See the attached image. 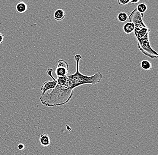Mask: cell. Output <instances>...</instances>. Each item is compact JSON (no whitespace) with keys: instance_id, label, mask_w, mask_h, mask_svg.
<instances>
[{"instance_id":"obj_1","label":"cell","mask_w":158,"mask_h":155,"mask_svg":"<svg viewBox=\"0 0 158 155\" xmlns=\"http://www.w3.org/2000/svg\"><path fill=\"white\" fill-rule=\"evenodd\" d=\"M73 88L67 84L64 86L57 85L50 93L41 94L40 103L47 107L61 106L68 103L74 94Z\"/></svg>"},{"instance_id":"obj_2","label":"cell","mask_w":158,"mask_h":155,"mask_svg":"<svg viewBox=\"0 0 158 155\" xmlns=\"http://www.w3.org/2000/svg\"><path fill=\"white\" fill-rule=\"evenodd\" d=\"M81 58V55L80 54H76L74 56L76 63V72L74 74L68 73L67 76L68 79L73 82L77 88L85 85H94L100 83L103 77V74L100 72H96L93 75L91 76L84 75L80 73L79 64Z\"/></svg>"},{"instance_id":"obj_3","label":"cell","mask_w":158,"mask_h":155,"mask_svg":"<svg viewBox=\"0 0 158 155\" xmlns=\"http://www.w3.org/2000/svg\"><path fill=\"white\" fill-rule=\"evenodd\" d=\"M143 13H140L136 8L134 9L128 16L129 22L134 23L135 25L134 33L137 42L150 40V29L146 25L143 20Z\"/></svg>"},{"instance_id":"obj_4","label":"cell","mask_w":158,"mask_h":155,"mask_svg":"<svg viewBox=\"0 0 158 155\" xmlns=\"http://www.w3.org/2000/svg\"><path fill=\"white\" fill-rule=\"evenodd\" d=\"M53 69L52 68H48L46 71V73L49 76H50L53 79V81H47L43 84V85L41 86L40 90L42 91V94H46V92L49 90H53L57 86V82L55 77L52 75Z\"/></svg>"},{"instance_id":"obj_5","label":"cell","mask_w":158,"mask_h":155,"mask_svg":"<svg viewBox=\"0 0 158 155\" xmlns=\"http://www.w3.org/2000/svg\"><path fill=\"white\" fill-rule=\"evenodd\" d=\"M69 65L64 60L60 59L58 61V65L55 70V74L58 77L67 75L68 72Z\"/></svg>"},{"instance_id":"obj_6","label":"cell","mask_w":158,"mask_h":155,"mask_svg":"<svg viewBox=\"0 0 158 155\" xmlns=\"http://www.w3.org/2000/svg\"><path fill=\"white\" fill-rule=\"evenodd\" d=\"M40 143L42 146L47 147L50 145V140L48 134L44 133L41 134L39 139Z\"/></svg>"},{"instance_id":"obj_7","label":"cell","mask_w":158,"mask_h":155,"mask_svg":"<svg viewBox=\"0 0 158 155\" xmlns=\"http://www.w3.org/2000/svg\"><path fill=\"white\" fill-rule=\"evenodd\" d=\"M134 23L131 22H128L126 23L124 25V27H123V30L125 33L127 34H129L132 33L133 31H134Z\"/></svg>"},{"instance_id":"obj_8","label":"cell","mask_w":158,"mask_h":155,"mask_svg":"<svg viewBox=\"0 0 158 155\" xmlns=\"http://www.w3.org/2000/svg\"><path fill=\"white\" fill-rule=\"evenodd\" d=\"M65 12L62 9H58L55 11L54 13V19L57 21H61L65 18Z\"/></svg>"},{"instance_id":"obj_9","label":"cell","mask_w":158,"mask_h":155,"mask_svg":"<svg viewBox=\"0 0 158 155\" xmlns=\"http://www.w3.org/2000/svg\"><path fill=\"white\" fill-rule=\"evenodd\" d=\"M16 9L17 11L19 13H24L27 10V4L24 2H20L16 5Z\"/></svg>"},{"instance_id":"obj_10","label":"cell","mask_w":158,"mask_h":155,"mask_svg":"<svg viewBox=\"0 0 158 155\" xmlns=\"http://www.w3.org/2000/svg\"><path fill=\"white\" fill-rule=\"evenodd\" d=\"M57 85L59 86H64L68 84V78L67 75L65 76H60L58 77L57 79H56Z\"/></svg>"},{"instance_id":"obj_11","label":"cell","mask_w":158,"mask_h":155,"mask_svg":"<svg viewBox=\"0 0 158 155\" xmlns=\"http://www.w3.org/2000/svg\"><path fill=\"white\" fill-rule=\"evenodd\" d=\"M141 68L144 70H149L152 69V64L147 60H143L139 63Z\"/></svg>"},{"instance_id":"obj_12","label":"cell","mask_w":158,"mask_h":155,"mask_svg":"<svg viewBox=\"0 0 158 155\" xmlns=\"http://www.w3.org/2000/svg\"><path fill=\"white\" fill-rule=\"evenodd\" d=\"M136 9L140 13L144 14V13L146 12L147 10V6L144 3H141L137 5Z\"/></svg>"},{"instance_id":"obj_13","label":"cell","mask_w":158,"mask_h":155,"mask_svg":"<svg viewBox=\"0 0 158 155\" xmlns=\"http://www.w3.org/2000/svg\"><path fill=\"white\" fill-rule=\"evenodd\" d=\"M117 19H118V21L120 22H125L128 19V16L125 13H120L118 14V16H117Z\"/></svg>"},{"instance_id":"obj_14","label":"cell","mask_w":158,"mask_h":155,"mask_svg":"<svg viewBox=\"0 0 158 155\" xmlns=\"http://www.w3.org/2000/svg\"><path fill=\"white\" fill-rule=\"evenodd\" d=\"M117 2L119 5H124L128 4V3L130 2V1L127 0H118Z\"/></svg>"},{"instance_id":"obj_15","label":"cell","mask_w":158,"mask_h":155,"mask_svg":"<svg viewBox=\"0 0 158 155\" xmlns=\"http://www.w3.org/2000/svg\"><path fill=\"white\" fill-rule=\"evenodd\" d=\"M4 36V34H2L0 33V44H1L3 42Z\"/></svg>"},{"instance_id":"obj_16","label":"cell","mask_w":158,"mask_h":155,"mask_svg":"<svg viewBox=\"0 0 158 155\" xmlns=\"http://www.w3.org/2000/svg\"><path fill=\"white\" fill-rule=\"evenodd\" d=\"M18 148L19 150H22L24 148V145L23 144H20L18 145Z\"/></svg>"},{"instance_id":"obj_17","label":"cell","mask_w":158,"mask_h":155,"mask_svg":"<svg viewBox=\"0 0 158 155\" xmlns=\"http://www.w3.org/2000/svg\"><path fill=\"white\" fill-rule=\"evenodd\" d=\"M130 1V2L132 4H137L140 1L139 0H132V1Z\"/></svg>"}]
</instances>
